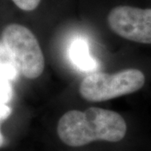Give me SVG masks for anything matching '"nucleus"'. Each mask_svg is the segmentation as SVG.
Listing matches in <instances>:
<instances>
[{
  "label": "nucleus",
  "instance_id": "1",
  "mask_svg": "<svg viewBox=\"0 0 151 151\" xmlns=\"http://www.w3.org/2000/svg\"><path fill=\"white\" fill-rule=\"evenodd\" d=\"M126 132L127 124L119 113L100 108L68 111L57 124L60 139L71 147L86 145L93 141L119 142Z\"/></svg>",
  "mask_w": 151,
  "mask_h": 151
},
{
  "label": "nucleus",
  "instance_id": "2",
  "mask_svg": "<svg viewBox=\"0 0 151 151\" xmlns=\"http://www.w3.org/2000/svg\"><path fill=\"white\" fill-rule=\"evenodd\" d=\"M4 45L19 73L27 79H36L43 73L45 58L36 36L24 25L12 24L2 33Z\"/></svg>",
  "mask_w": 151,
  "mask_h": 151
},
{
  "label": "nucleus",
  "instance_id": "3",
  "mask_svg": "<svg viewBox=\"0 0 151 151\" xmlns=\"http://www.w3.org/2000/svg\"><path fill=\"white\" fill-rule=\"evenodd\" d=\"M145 82V76L138 69H127L114 74L96 71L82 80L79 92L86 101L103 102L137 92Z\"/></svg>",
  "mask_w": 151,
  "mask_h": 151
},
{
  "label": "nucleus",
  "instance_id": "4",
  "mask_svg": "<svg viewBox=\"0 0 151 151\" xmlns=\"http://www.w3.org/2000/svg\"><path fill=\"white\" fill-rule=\"evenodd\" d=\"M108 22L110 29L120 37L151 44V9L117 6L110 11Z\"/></svg>",
  "mask_w": 151,
  "mask_h": 151
},
{
  "label": "nucleus",
  "instance_id": "5",
  "mask_svg": "<svg viewBox=\"0 0 151 151\" xmlns=\"http://www.w3.org/2000/svg\"><path fill=\"white\" fill-rule=\"evenodd\" d=\"M68 56L70 62L78 70L84 72H94L98 64L93 58L85 39L76 37L73 39L68 47Z\"/></svg>",
  "mask_w": 151,
  "mask_h": 151
},
{
  "label": "nucleus",
  "instance_id": "6",
  "mask_svg": "<svg viewBox=\"0 0 151 151\" xmlns=\"http://www.w3.org/2000/svg\"><path fill=\"white\" fill-rule=\"evenodd\" d=\"M0 72L9 81L14 80L19 73L2 42H0Z\"/></svg>",
  "mask_w": 151,
  "mask_h": 151
},
{
  "label": "nucleus",
  "instance_id": "7",
  "mask_svg": "<svg viewBox=\"0 0 151 151\" xmlns=\"http://www.w3.org/2000/svg\"><path fill=\"white\" fill-rule=\"evenodd\" d=\"M13 97L10 81L0 72V103L7 104Z\"/></svg>",
  "mask_w": 151,
  "mask_h": 151
},
{
  "label": "nucleus",
  "instance_id": "8",
  "mask_svg": "<svg viewBox=\"0 0 151 151\" xmlns=\"http://www.w3.org/2000/svg\"><path fill=\"white\" fill-rule=\"evenodd\" d=\"M14 4L22 10L33 11L37 8L41 0H12Z\"/></svg>",
  "mask_w": 151,
  "mask_h": 151
},
{
  "label": "nucleus",
  "instance_id": "9",
  "mask_svg": "<svg viewBox=\"0 0 151 151\" xmlns=\"http://www.w3.org/2000/svg\"><path fill=\"white\" fill-rule=\"evenodd\" d=\"M11 113H12V110L7 104L0 103V122L8 119Z\"/></svg>",
  "mask_w": 151,
  "mask_h": 151
},
{
  "label": "nucleus",
  "instance_id": "10",
  "mask_svg": "<svg viewBox=\"0 0 151 151\" xmlns=\"http://www.w3.org/2000/svg\"><path fill=\"white\" fill-rule=\"evenodd\" d=\"M4 136L2 134V132H1V129H0V147L3 145V144H4Z\"/></svg>",
  "mask_w": 151,
  "mask_h": 151
}]
</instances>
